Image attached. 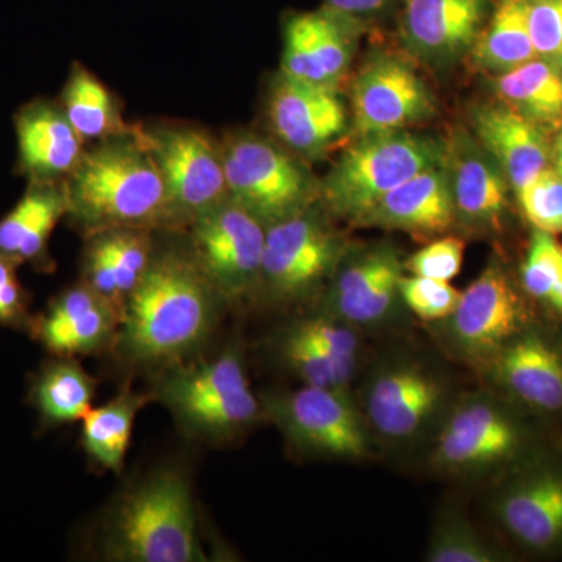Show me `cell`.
<instances>
[{
    "instance_id": "6da1fadb",
    "label": "cell",
    "mask_w": 562,
    "mask_h": 562,
    "mask_svg": "<svg viewBox=\"0 0 562 562\" xmlns=\"http://www.w3.org/2000/svg\"><path fill=\"white\" fill-rule=\"evenodd\" d=\"M213 294L192 258L165 255L151 260L122 308L116 333L122 357L161 361L198 347L213 324Z\"/></svg>"
},
{
    "instance_id": "7a4b0ae2",
    "label": "cell",
    "mask_w": 562,
    "mask_h": 562,
    "mask_svg": "<svg viewBox=\"0 0 562 562\" xmlns=\"http://www.w3.org/2000/svg\"><path fill=\"white\" fill-rule=\"evenodd\" d=\"M65 188L68 213L94 232L171 222L165 183L139 135L121 133L85 151Z\"/></svg>"
},
{
    "instance_id": "3957f363",
    "label": "cell",
    "mask_w": 562,
    "mask_h": 562,
    "mask_svg": "<svg viewBox=\"0 0 562 562\" xmlns=\"http://www.w3.org/2000/svg\"><path fill=\"white\" fill-rule=\"evenodd\" d=\"M102 557L116 562L206 561L187 476L160 471L127 492L106 520Z\"/></svg>"
},
{
    "instance_id": "277c9868",
    "label": "cell",
    "mask_w": 562,
    "mask_h": 562,
    "mask_svg": "<svg viewBox=\"0 0 562 562\" xmlns=\"http://www.w3.org/2000/svg\"><path fill=\"white\" fill-rule=\"evenodd\" d=\"M447 144L406 131L360 136L321 187L336 216L360 221L384 195L425 169L446 162Z\"/></svg>"
},
{
    "instance_id": "5b68a950",
    "label": "cell",
    "mask_w": 562,
    "mask_h": 562,
    "mask_svg": "<svg viewBox=\"0 0 562 562\" xmlns=\"http://www.w3.org/2000/svg\"><path fill=\"white\" fill-rule=\"evenodd\" d=\"M221 150L228 199L266 227L308 209L316 194L312 176L276 144L238 133Z\"/></svg>"
},
{
    "instance_id": "8992f818",
    "label": "cell",
    "mask_w": 562,
    "mask_h": 562,
    "mask_svg": "<svg viewBox=\"0 0 562 562\" xmlns=\"http://www.w3.org/2000/svg\"><path fill=\"white\" fill-rule=\"evenodd\" d=\"M168 195L171 222H191L228 199L221 146L199 128L155 127L140 133Z\"/></svg>"
},
{
    "instance_id": "52a82bcc",
    "label": "cell",
    "mask_w": 562,
    "mask_h": 562,
    "mask_svg": "<svg viewBox=\"0 0 562 562\" xmlns=\"http://www.w3.org/2000/svg\"><path fill=\"white\" fill-rule=\"evenodd\" d=\"M266 228L231 199L191 222L192 261L221 297L239 301L260 281Z\"/></svg>"
},
{
    "instance_id": "ba28073f",
    "label": "cell",
    "mask_w": 562,
    "mask_h": 562,
    "mask_svg": "<svg viewBox=\"0 0 562 562\" xmlns=\"http://www.w3.org/2000/svg\"><path fill=\"white\" fill-rule=\"evenodd\" d=\"M339 254L338 236L306 209L266 228L260 281L280 301L301 299L335 268Z\"/></svg>"
},
{
    "instance_id": "9c48e42d",
    "label": "cell",
    "mask_w": 562,
    "mask_h": 562,
    "mask_svg": "<svg viewBox=\"0 0 562 562\" xmlns=\"http://www.w3.org/2000/svg\"><path fill=\"white\" fill-rule=\"evenodd\" d=\"M268 409L301 449L346 460H360L368 454V432L342 390L305 384L272 398Z\"/></svg>"
},
{
    "instance_id": "30bf717a",
    "label": "cell",
    "mask_w": 562,
    "mask_h": 562,
    "mask_svg": "<svg viewBox=\"0 0 562 562\" xmlns=\"http://www.w3.org/2000/svg\"><path fill=\"white\" fill-rule=\"evenodd\" d=\"M351 114L358 136L406 131L430 120L435 99L412 66L395 57H376L355 79Z\"/></svg>"
},
{
    "instance_id": "8fae6325",
    "label": "cell",
    "mask_w": 562,
    "mask_h": 562,
    "mask_svg": "<svg viewBox=\"0 0 562 562\" xmlns=\"http://www.w3.org/2000/svg\"><path fill=\"white\" fill-rule=\"evenodd\" d=\"M450 317L458 346L473 358H491L516 338L525 308L501 262L491 261L461 292Z\"/></svg>"
},
{
    "instance_id": "7c38bea8",
    "label": "cell",
    "mask_w": 562,
    "mask_h": 562,
    "mask_svg": "<svg viewBox=\"0 0 562 562\" xmlns=\"http://www.w3.org/2000/svg\"><path fill=\"white\" fill-rule=\"evenodd\" d=\"M492 5L494 0H402L403 41L424 61L457 60L482 35Z\"/></svg>"
},
{
    "instance_id": "4fadbf2b",
    "label": "cell",
    "mask_w": 562,
    "mask_h": 562,
    "mask_svg": "<svg viewBox=\"0 0 562 562\" xmlns=\"http://www.w3.org/2000/svg\"><path fill=\"white\" fill-rule=\"evenodd\" d=\"M276 135L302 155L321 154L347 128L346 106L335 88L291 79L281 74L269 99Z\"/></svg>"
},
{
    "instance_id": "5bb4252c",
    "label": "cell",
    "mask_w": 562,
    "mask_h": 562,
    "mask_svg": "<svg viewBox=\"0 0 562 562\" xmlns=\"http://www.w3.org/2000/svg\"><path fill=\"white\" fill-rule=\"evenodd\" d=\"M121 312L92 288L61 294L35 325L36 338L60 358L101 350L116 336Z\"/></svg>"
},
{
    "instance_id": "9a60e30c",
    "label": "cell",
    "mask_w": 562,
    "mask_h": 562,
    "mask_svg": "<svg viewBox=\"0 0 562 562\" xmlns=\"http://www.w3.org/2000/svg\"><path fill=\"white\" fill-rule=\"evenodd\" d=\"M454 221L452 184L443 162L406 180L358 222L432 238L449 232Z\"/></svg>"
},
{
    "instance_id": "2e32d148",
    "label": "cell",
    "mask_w": 562,
    "mask_h": 562,
    "mask_svg": "<svg viewBox=\"0 0 562 562\" xmlns=\"http://www.w3.org/2000/svg\"><path fill=\"white\" fill-rule=\"evenodd\" d=\"M472 122L480 146L494 158L514 191L549 168L552 147L546 132L505 103L476 106Z\"/></svg>"
},
{
    "instance_id": "e0dca14e",
    "label": "cell",
    "mask_w": 562,
    "mask_h": 562,
    "mask_svg": "<svg viewBox=\"0 0 562 562\" xmlns=\"http://www.w3.org/2000/svg\"><path fill=\"white\" fill-rule=\"evenodd\" d=\"M519 446V431L491 403H462L436 442L435 458L450 469H479L508 458Z\"/></svg>"
},
{
    "instance_id": "ac0fdd59",
    "label": "cell",
    "mask_w": 562,
    "mask_h": 562,
    "mask_svg": "<svg viewBox=\"0 0 562 562\" xmlns=\"http://www.w3.org/2000/svg\"><path fill=\"white\" fill-rule=\"evenodd\" d=\"M446 168L457 220L473 227L495 225L508 206V180L494 158L465 133L447 144Z\"/></svg>"
},
{
    "instance_id": "d6986e66",
    "label": "cell",
    "mask_w": 562,
    "mask_h": 562,
    "mask_svg": "<svg viewBox=\"0 0 562 562\" xmlns=\"http://www.w3.org/2000/svg\"><path fill=\"white\" fill-rule=\"evenodd\" d=\"M442 397V384L431 373L416 366H395L373 380L369 420L386 438H409L430 419Z\"/></svg>"
},
{
    "instance_id": "ffe728a7",
    "label": "cell",
    "mask_w": 562,
    "mask_h": 562,
    "mask_svg": "<svg viewBox=\"0 0 562 562\" xmlns=\"http://www.w3.org/2000/svg\"><path fill=\"white\" fill-rule=\"evenodd\" d=\"M20 168L32 181H55L69 176L83 150L79 133L61 105L35 101L16 114Z\"/></svg>"
},
{
    "instance_id": "44dd1931",
    "label": "cell",
    "mask_w": 562,
    "mask_h": 562,
    "mask_svg": "<svg viewBox=\"0 0 562 562\" xmlns=\"http://www.w3.org/2000/svg\"><path fill=\"white\" fill-rule=\"evenodd\" d=\"M401 279L402 262L395 251H369L339 273L328 306L351 324H373L390 312Z\"/></svg>"
},
{
    "instance_id": "7402d4cb",
    "label": "cell",
    "mask_w": 562,
    "mask_h": 562,
    "mask_svg": "<svg viewBox=\"0 0 562 562\" xmlns=\"http://www.w3.org/2000/svg\"><path fill=\"white\" fill-rule=\"evenodd\" d=\"M494 373L520 401L546 409H562V355L538 335L514 338L492 357Z\"/></svg>"
},
{
    "instance_id": "603a6c76",
    "label": "cell",
    "mask_w": 562,
    "mask_h": 562,
    "mask_svg": "<svg viewBox=\"0 0 562 562\" xmlns=\"http://www.w3.org/2000/svg\"><path fill=\"white\" fill-rule=\"evenodd\" d=\"M68 211L65 184L32 181L24 198L0 221V255L16 265L40 260Z\"/></svg>"
},
{
    "instance_id": "cb8c5ba5",
    "label": "cell",
    "mask_w": 562,
    "mask_h": 562,
    "mask_svg": "<svg viewBox=\"0 0 562 562\" xmlns=\"http://www.w3.org/2000/svg\"><path fill=\"white\" fill-rule=\"evenodd\" d=\"M502 522L531 549H550L562 539V475L543 472L517 484L501 503Z\"/></svg>"
},
{
    "instance_id": "d4e9b609",
    "label": "cell",
    "mask_w": 562,
    "mask_h": 562,
    "mask_svg": "<svg viewBox=\"0 0 562 562\" xmlns=\"http://www.w3.org/2000/svg\"><path fill=\"white\" fill-rule=\"evenodd\" d=\"M501 101L543 132L562 128V70L535 60L501 74L495 83Z\"/></svg>"
},
{
    "instance_id": "484cf974",
    "label": "cell",
    "mask_w": 562,
    "mask_h": 562,
    "mask_svg": "<svg viewBox=\"0 0 562 562\" xmlns=\"http://www.w3.org/2000/svg\"><path fill=\"white\" fill-rule=\"evenodd\" d=\"M471 54L479 68L495 74L538 58L528 31L525 0H494L490 20Z\"/></svg>"
},
{
    "instance_id": "4316f807",
    "label": "cell",
    "mask_w": 562,
    "mask_h": 562,
    "mask_svg": "<svg viewBox=\"0 0 562 562\" xmlns=\"http://www.w3.org/2000/svg\"><path fill=\"white\" fill-rule=\"evenodd\" d=\"M249 379L238 351H225L216 360L169 373L158 395L176 416L202 403L216 401L232 392L246 390Z\"/></svg>"
},
{
    "instance_id": "83f0119b",
    "label": "cell",
    "mask_w": 562,
    "mask_h": 562,
    "mask_svg": "<svg viewBox=\"0 0 562 562\" xmlns=\"http://www.w3.org/2000/svg\"><path fill=\"white\" fill-rule=\"evenodd\" d=\"M144 398L131 390L122 391L116 398L101 408L90 409L83 417L81 443L91 460L111 472L124 468L136 414Z\"/></svg>"
},
{
    "instance_id": "f1b7e54d",
    "label": "cell",
    "mask_w": 562,
    "mask_h": 562,
    "mask_svg": "<svg viewBox=\"0 0 562 562\" xmlns=\"http://www.w3.org/2000/svg\"><path fill=\"white\" fill-rule=\"evenodd\" d=\"M95 382L70 358L50 362L33 383V406L47 424L81 420L91 409Z\"/></svg>"
},
{
    "instance_id": "f546056e",
    "label": "cell",
    "mask_w": 562,
    "mask_h": 562,
    "mask_svg": "<svg viewBox=\"0 0 562 562\" xmlns=\"http://www.w3.org/2000/svg\"><path fill=\"white\" fill-rule=\"evenodd\" d=\"M61 109L83 140L127 133L110 91L83 66H74L63 91Z\"/></svg>"
},
{
    "instance_id": "4dcf8cb0",
    "label": "cell",
    "mask_w": 562,
    "mask_h": 562,
    "mask_svg": "<svg viewBox=\"0 0 562 562\" xmlns=\"http://www.w3.org/2000/svg\"><path fill=\"white\" fill-rule=\"evenodd\" d=\"M94 244L105 255L122 295L127 299L149 269V238L144 235L143 228H114L99 233Z\"/></svg>"
},
{
    "instance_id": "1f68e13d",
    "label": "cell",
    "mask_w": 562,
    "mask_h": 562,
    "mask_svg": "<svg viewBox=\"0 0 562 562\" xmlns=\"http://www.w3.org/2000/svg\"><path fill=\"white\" fill-rule=\"evenodd\" d=\"M425 560L430 562H495L498 553L461 519H442L432 531Z\"/></svg>"
},
{
    "instance_id": "d6a6232c",
    "label": "cell",
    "mask_w": 562,
    "mask_h": 562,
    "mask_svg": "<svg viewBox=\"0 0 562 562\" xmlns=\"http://www.w3.org/2000/svg\"><path fill=\"white\" fill-rule=\"evenodd\" d=\"M283 357L292 371L310 386L342 390L350 382L346 372L295 327L284 339Z\"/></svg>"
},
{
    "instance_id": "836d02e7",
    "label": "cell",
    "mask_w": 562,
    "mask_h": 562,
    "mask_svg": "<svg viewBox=\"0 0 562 562\" xmlns=\"http://www.w3.org/2000/svg\"><path fill=\"white\" fill-rule=\"evenodd\" d=\"M516 194L525 217L536 231L562 233V177L557 169H543Z\"/></svg>"
},
{
    "instance_id": "e575fe53",
    "label": "cell",
    "mask_w": 562,
    "mask_h": 562,
    "mask_svg": "<svg viewBox=\"0 0 562 562\" xmlns=\"http://www.w3.org/2000/svg\"><path fill=\"white\" fill-rule=\"evenodd\" d=\"M283 41L281 74L291 77V79L335 88L328 80L327 74H325L319 58H317L316 50H314L308 24H306L305 11L292 13L286 18Z\"/></svg>"
},
{
    "instance_id": "d590c367",
    "label": "cell",
    "mask_w": 562,
    "mask_h": 562,
    "mask_svg": "<svg viewBox=\"0 0 562 562\" xmlns=\"http://www.w3.org/2000/svg\"><path fill=\"white\" fill-rule=\"evenodd\" d=\"M398 294L417 317L428 322L452 316L461 297V292L450 281L419 276H402Z\"/></svg>"
},
{
    "instance_id": "8d00e7d4",
    "label": "cell",
    "mask_w": 562,
    "mask_h": 562,
    "mask_svg": "<svg viewBox=\"0 0 562 562\" xmlns=\"http://www.w3.org/2000/svg\"><path fill=\"white\" fill-rule=\"evenodd\" d=\"M561 281L562 246L550 233L536 231L522 268L525 291L547 301Z\"/></svg>"
},
{
    "instance_id": "74e56055",
    "label": "cell",
    "mask_w": 562,
    "mask_h": 562,
    "mask_svg": "<svg viewBox=\"0 0 562 562\" xmlns=\"http://www.w3.org/2000/svg\"><path fill=\"white\" fill-rule=\"evenodd\" d=\"M536 55L562 70V0H525Z\"/></svg>"
},
{
    "instance_id": "f35d334b",
    "label": "cell",
    "mask_w": 562,
    "mask_h": 562,
    "mask_svg": "<svg viewBox=\"0 0 562 562\" xmlns=\"http://www.w3.org/2000/svg\"><path fill=\"white\" fill-rule=\"evenodd\" d=\"M295 328L321 347L351 380L357 368L358 339L350 328L327 317L302 322Z\"/></svg>"
},
{
    "instance_id": "ab89813d",
    "label": "cell",
    "mask_w": 562,
    "mask_h": 562,
    "mask_svg": "<svg viewBox=\"0 0 562 562\" xmlns=\"http://www.w3.org/2000/svg\"><path fill=\"white\" fill-rule=\"evenodd\" d=\"M464 250L465 244L458 236H441L412 255L405 269L412 276L452 281L461 271Z\"/></svg>"
},
{
    "instance_id": "60d3db41",
    "label": "cell",
    "mask_w": 562,
    "mask_h": 562,
    "mask_svg": "<svg viewBox=\"0 0 562 562\" xmlns=\"http://www.w3.org/2000/svg\"><path fill=\"white\" fill-rule=\"evenodd\" d=\"M16 262L0 255V324L11 325L24 319L25 292L16 276Z\"/></svg>"
},
{
    "instance_id": "b9f144b4",
    "label": "cell",
    "mask_w": 562,
    "mask_h": 562,
    "mask_svg": "<svg viewBox=\"0 0 562 562\" xmlns=\"http://www.w3.org/2000/svg\"><path fill=\"white\" fill-rule=\"evenodd\" d=\"M394 2L395 0H325L324 7L344 14V16L361 21L364 18L382 13V11L390 9Z\"/></svg>"
},
{
    "instance_id": "7bdbcfd3",
    "label": "cell",
    "mask_w": 562,
    "mask_h": 562,
    "mask_svg": "<svg viewBox=\"0 0 562 562\" xmlns=\"http://www.w3.org/2000/svg\"><path fill=\"white\" fill-rule=\"evenodd\" d=\"M553 161L554 166H557V171L562 177V128L558 132L557 138H554V144L552 147Z\"/></svg>"
},
{
    "instance_id": "ee69618b",
    "label": "cell",
    "mask_w": 562,
    "mask_h": 562,
    "mask_svg": "<svg viewBox=\"0 0 562 562\" xmlns=\"http://www.w3.org/2000/svg\"><path fill=\"white\" fill-rule=\"evenodd\" d=\"M547 301L550 302V305H552L557 312L562 313V281Z\"/></svg>"
}]
</instances>
